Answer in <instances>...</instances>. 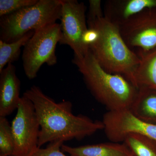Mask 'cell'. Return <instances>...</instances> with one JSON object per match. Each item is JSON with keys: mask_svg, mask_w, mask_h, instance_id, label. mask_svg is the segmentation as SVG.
Segmentation results:
<instances>
[{"mask_svg": "<svg viewBox=\"0 0 156 156\" xmlns=\"http://www.w3.org/2000/svg\"><path fill=\"white\" fill-rule=\"evenodd\" d=\"M23 95L33 104L40 124L39 147L48 142L81 139L104 129L102 122L75 115L70 101L57 103L36 86L31 87Z\"/></svg>", "mask_w": 156, "mask_h": 156, "instance_id": "obj_1", "label": "cell"}, {"mask_svg": "<svg viewBox=\"0 0 156 156\" xmlns=\"http://www.w3.org/2000/svg\"><path fill=\"white\" fill-rule=\"evenodd\" d=\"M72 62L92 95L109 111L130 108L138 89L124 76L107 72L89 50L83 57L74 56Z\"/></svg>", "mask_w": 156, "mask_h": 156, "instance_id": "obj_2", "label": "cell"}, {"mask_svg": "<svg viewBox=\"0 0 156 156\" xmlns=\"http://www.w3.org/2000/svg\"><path fill=\"white\" fill-rule=\"evenodd\" d=\"M92 28L97 29L99 33L97 41L89 47L98 62L108 72L124 76L134 85L140 58L126 44L119 27L103 17L89 28Z\"/></svg>", "mask_w": 156, "mask_h": 156, "instance_id": "obj_3", "label": "cell"}, {"mask_svg": "<svg viewBox=\"0 0 156 156\" xmlns=\"http://www.w3.org/2000/svg\"><path fill=\"white\" fill-rule=\"evenodd\" d=\"M61 10V0H38L34 5L1 17L0 40L11 43L31 31L56 23Z\"/></svg>", "mask_w": 156, "mask_h": 156, "instance_id": "obj_4", "label": "cell"}, {"mask_svg": "<svg viewBox=\"0 0 156 156\" xmlns=\"http://www.w3.org/2000/svg\"><path fill=\"white\" fill-rule=\"evenodd\" d=\"M62 37L61 26L57 23L35 31L23 47L22 55L23 66L28 79L36 77L43 65L53 66L57 63L56 48Z\"/></svg>", "mask_w": 156, "mask_h": 156, "instance_id": "obj_5", "label": "cell"}, {"mask_svg": "<svg viewBox=\"0 0 156 156\" xmlns=\"http://www.w3.org/2000/svg\"><path fill=\"white\" fill-rule=\"evenodd\" d=\"M17 110L11 125L14 143L12 156H31L39 148L40 124L33 104L24 95Z\"/></svg>", "mask_w": 156, "mask_h": 156, "instance_id": "obj_6", "label": "cell"}, {"mask_svg": "<svg viewBox=\"0 0 156 156\" xmlns=\"http://www.w3.org/2000/svg\"><path fill=\"white\" fill-rule=\"evenodd\" d=\"M61 26L62 37L59 44L68 45L74 56L83 57L89 52L82 42L83 35L88 29L84 3L76 0H61Z\"/></svg>", "mask_w": 156, "mask_h": 156, "instance_id": "obj_7", "label": "cell"}, {"mask_svg": "<svg viewBox=\"0 0 156 156\" xmlns=\"http://www.w3.org/2000/svg\"><path fill=\"white\" fill-rule=\"evenodd\" d=\"M107 137L112 142H123L129 134L145 135L156 140V125L140 119L130 109L108 111L102 121Z\"/></svg>", "mask_w": 156, "mask_h": 156, "instance_id": "obj_8", "label": "cell"}, {"mask_svg": "<svg viewBox=\"0 0 156 156\" xmlns=\"http://www.w3.org/2000/svg\"><path fill=\"white\" fill-rule=\"evenodd\" d=\"M119 27L130 48H138L140 53L156 49V8L142 11Z\"/></svg>", "mask_w": 156, "mask_h": 156, "instance_id": "obj_9", "label": "cell"}, {"mask_svg": "<svg viewBox=\"0 0 156 156\" xmlns=\"http://www.w3.org/2000/svg\"><path fill=\"white\" fill-rule=\"evenodd\" d=\"M156 8V0H109L105 4L104 17L119 27L147 9Z\"/></svg>", "mask_w": 156, "mask_h": 156, "instance_id": "obj_10", "label": "cell"}, {"mask_svg": "<svg viewBox=\"0 0 156 156\" xmlns=\"http://www.w3.org/2000/svg\"><path fill=\"white\" fill-rule=\"evenodd\" d=\"M20 90L16 67L9 63L0 72V117H6L17 109L21 98Z\"/></svg>", "mask_w": 156, "mask_h": 156, "instance_id": "obj_11", "label": "cell"}, {"mask_svg": "<svg viewBox=\"0 0 156 156\" xmlns=\"http://www.w3.org/2000/svg\"><path fill=\"white\" fill-rule=\"evenodd\" d=\"M61 149L70 156H134L124 143H105L78 147L63 144Z\"/></svg>", "mask_w": 156, "mask_h": 156, "instance_id": "obj_12", "label": "cell"}, {"mask_svg": "<svg viewBox=\"0 0 156 156\" xmlns=\"http://www.w3.org/2000/svg\"><path fill=\"white\" fill-rule=\"evenodd\" d=\"M129 109L140 119L156 125V89L146 87H139Z\"/></svg>", "mask_w": 156, "mask_h": 156, "instance_id": "obj_13", "label": "cell"}, {"mask_svg": "<svg viewBox=\"0 0 156 156\" xmlns=\"http://www.w3.org/2000/svg\"><path fill=\"white\" fill-rule=\"evenodd\" d=\"M140 62L134 77L137 89L146 87L156 89V49L146 53H139Z\"/></svg>", "mask_w": 156, "mask_h": 156, "instance_id": "obj_14", "label": "cell"}, {"mask_svg": "<svg viewBox=\"0 0 156 156\" xmlns=\"http://www.w3.org/2000/svg\"><path fill=\"white\" fill-rule=\"evenodd\" d=\"M123 143L134 156H156V140L148 136L129 134Z\"/></svg>", "mask_w": 156, "mask_h": 156, "instance_id": "obj_15", "label": "cell"}, {"mask_svg": "<svg viewBox=\"0 0 156 156\" xmlns=\"http://www.w3.org/2000/svg\"><path fill=\"white\" fill-rule=\"evenodd\" d=\"M35 31H31L15 41L6 43L0 40V72L9 63H13L19 58L21 49L24 47Z\"/></svg>", "mask_w": 156, "mask_h": 156, "instance_id": "obj_16", "label": "cell"}, {"mask_svg": "<svg viewBox=\"0 0 156 156\" xmlns=\"http://www.w3.org/2000/svg\"><path fill=\"white\" fill-rule=\"evenodd\" d=\"M14 143L11 125L6 117H0V156H12Z\"/></svg>", "mask_w": 156, "mask_h": 156, "instance_id": "obj_17", "label": "cell"}, {"mask_svg": "<svg viewBox=\"0 0 156 156\" xmlns=\"http://www.w3.org/2000/svg\"><path fill=\"white\" fill-rule=\"evenodd\" d=\"M38 0H0V17L35 5Z\"/></svg>", "mask_w": 156, "mask_h": 156, "instance_id": "obj_18", "label": "cell"}, {"mask_svg": "<svg viewBox=\"0 0 156 156\" xmlns=\"http://www.w3.org/2000/svg\"><path fill=\"white\" fill-rule=\"evenodd\" d=\"M103 17H104V15L101 8V1L89 0V12L87 16L88 28L92 27L98 19Z\"/></svg>", "mask_w": 156, "mask_h": 156, "instance_id": "obj_19", "label": "cell"}, {"mask_svg": "<svg viewBox=\"0 0 156 156\" xmlns=\"http://www.w3.org/2000/svg\"><path fill=\"white\" fill-rule=\"evenodd\" d=\"M63 143L62 141L51 142L45 148L37 149L31 156H67L60 150Z\"/></svg>", "mask_w": 156, "mask_h": 156, "instance_id": "obj_20", "label": "cell"}, {"mask_svg": "<svg viewBox=\"0 0 156 156\" xmlns=\"http://www.w3.org/2000/svg\"><path fill=\"white\" fill-rule=\"evenodd\" d=\"M99 36V33L97 29L95 28H88L83 35L82 38L83 44L89 49V47L91 45L97 41Z\"/></svg>", "mask_w": 156, "mask_h": 156, "instance_id": "obj_21", "label": "cell"}]
</instances>
